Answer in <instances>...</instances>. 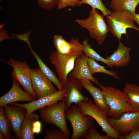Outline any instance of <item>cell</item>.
I'll list each match as a JSON object with an SVG mask.
<instances>
[{"mask_svg": "<svg viewBox=\"0 0 139 139\" xmlns=\"http://www.w3.org/2000/svg\"><path fill=\"white\" fill-rule=\"evenodd\" d=\"M80 0H60L57 6V9H62L68 7L75 6Z\"/></svg>", "mask_w": 139, "mask_h": 139, "instance_id": "cell-30", "label": "cell"}, {"mask_svg": "<svg viewBox=\"0 0 139 139\" xmlns=\"http://www.w3.org/2000/svg\"><path fill=\"white\" fill-rule=\"evenodd\" d=\"M64 133L60 129L47 130L44 139H68Z\"/></svg>", "mask_w": 139, "mask_h": 139, "instance_id": "cell-27", "label": "cell"}, {"mask_svg": "<svg viewBox=\"0 0 139 139\" xmlns=\"http://www.w3.org/2000/svg\"><path fill=\"white\" fill-rule=\"evenodd\" d=\"M38 110L40 119L43 122L55 125L69 138L70 131L67 126L65 106L62 101Z\"/></svg>", "mask_w": 139, "mask_h": 139, "instance_id": "cell-5", "label": "cell"}, {"mask_svg": "<svg viewBox=\"0 0 139 139\" xmlns=\"http://www.w3.org/2000/svg\"><path fill=\"white\" fill-rule=\"evenodd\" d=\"M77 105L82 114L95 120L102 128V131L112 139H119L120 135L109 123L108 116L99 109L91 100L82 101Z\"/></svg>", "mask_w": 139, "mask_h": 139, "instance_id": "cell-7", "label": "cell"}, {"mask_svg": "<svg viewBox=\"0 0 139 139\" xmlns=\"http://www.w3.org/2000/svg\"><path fill=\"white\" fill-rule=\"evenodd\" d=\"M8 62L13 68L11 75L13 79L21 85L25 91L36 98L32 85L30 68L27 62L25 61L22 62L12 58Z\"/></svg>", "mask_w": 139, "mask_h": 139, "instance_id": "cell-8", "label": "cell"}, {"mask_svg": "<svg viewBox=\"0 0 139 139\" xmlns=\"http://www.w3.org/2000/svg\"><path fill=\"white\" fill-rule=\"evenodd\" d=\"M134 16L126 10L114 11L106 16L109 32L118 40L123 34H127L126 29L131 28L139 31L135 24Z\"/></svg>", "mask_w": 139, "mask_h": 139, "instance_id": "cell-3", "label": "cell"}, {"mask_svg": "<svg viewBox=\"0 0 139 139\" xmlns=\"http://www.w3.org/2000/svg\"><path fill=\"white\" fill-rule=\"evenodd\" d=\"M4 0H0V1H2Z\"/></svg>", "mask_w": 139, "mask_h": 139, "instance_id": "cell-36", "label": "cell"}, {"mask_svg": "<svg viewBox=\"0 0 139 139\" xmlns=\"http://www.w3.org/2000/svg\"><path fill=\"white\" fill-rule=\"evenodd\" d=\"M28 34L26 33L22 35H17L16 37L17 39L24 41L29 44H30V43L28 39Z\"/></svg>", "mask_w": 139, "mask_h": 139, "instance_id": "cell-33", "label": "cell"}, {"mask_svg": "<svg viewBox=\"0 0 139 139\" xmlns=\"http://www.w3.org/2000/svg\"><path fill=\"white\" fill-rule=\"evenodd\" d=\"M32 87L36 98H41L57 91L51 82L39 69L30 68Z\"/></svg>", "mask_w": 139, "mask_h": 139, "instance_id": "cell-10", "label": "cell"}, {"mask_svg": "<svg viewBox=\"0 0 139 139\" xmlns=\"http://www.w3.org/2000/svg\"><path fill=\"white\" fill-rule=\"evenodd\" d=\"M88 58V57L84 54L77 57L75 60L74 67L68 76L80 80H89L98 85L99 83L98 81L92 76L89 70Z\"/></svg>", "mask_w": 139, "mask_h": 139, "instance_id": "cell-15", "label": "cell"}, {"mask_svg": "<svg viewBox=\"0 0 139 139\" xmlns=\"http://www.w3.org/2000/svg\"><path fill=\"white\" fill-rule=\"evenodd\" d=\"M96 9L92 8L87 18L77 19L75 21L80 26L86 29L90 37L95 39L101 45L106 39L109 31L104 16L100 14Z\"/></svg>", "mask_w": 139, "mask_h": 139, "instance_id": "cell-2", "label": "cell"}, {"mask_svg": "<svg viewBox=\"0 0 139 139\" xmlns=\"http://www.w3.org/2000/svg\"><path fill=\"white\" fill-rule=\"evenodd\" d=\"M12 130L11 123L7 118L3 107L0 108V133L3 135L4 139L11 138Z\"/></svg>", "mask_w": 139, "mask_h": 139, "instance_id": "cell-24", "label": "cell"}, {"mask_svg": "<svg viewBox=\"0 0 139 139\" xmlns=\"http://www.w3.org/2000/svg\"><path fill=\"white\" fill-rule=\"evenodd\" d=\"M12 83L9 91L0 98V107H3L16 102L26 101L30 102L35 100V98L21 88L16 80L13 79Z\"/></svg>", "mask_w": 139, "mask_h": 139, "instance_id": "cell-13", "label": "cell"}, {"mask_svg": "<svg viewBox=\"0 0 139 139\" xmlns=\"http://www.w3.org/2000/svg\"><path fill=\"white\" fill-rule=\"evenodd\" d=\"M83 54V47L68 54H60L56 51H53L51 54L49 60L64 86L68 75L74 67L76 59Z\"/></svg>", "mask_w": 139, "mask_h": 139, "instance_id": "cell-4", "label": "cell"}, {"mask_svg": "<svg viewBox=\"0 0 139 139\" xmlns=\"http://www.w3.org/2000/svg\"><path fill=\"white\" fill-rule=\"evenodd\" d=\"M3 108L11 123L12 130L18 138L21 126L26 115V109L22 107L13 105H7Z\"/></svg>", "mask_w": 139, "mask_h": 139, "instance_id": "cell-14", "label": "cell"}, {"mask_svg": "<svg viewBox=\"0 0 139 139\" xmlns=\"http://www.w3.org/2000/svg\"><path fill=\"white\" fill-rule=\"evenodd\" d=\"M110 126L120 135L139 130V112H128L123 113L118 119L108 118Z\"/></svg>", "mask_w": 139, "mask_h": 139, "instance_id": "cell-9", "label": "cell"}, {"mask_svg": "<svg viewBox=\"0 0 139 139\" xmlns=\"http://www.w3.org/2000/svg\"><path fill=\"white\" fill-rule=\"evenodd\" d=\"M39 117L37 114L34 112L26 116L20 129L18 138L34 139V134L32 131L33 125L34 121L39 120Z\"/></svg>", "mask_w": 139, "mask_h": 139, "instance_id": "cell-19", "label": "cell"}, {"mask_svg": "<svg viewBox=\"0 0 139 139\" xmlns=\"http://www.w3.org/2000/svg\"><path fill=\"white\" fill-rule=\"evenodd\" d=\"M98 85L102 90L105 101L109 107L108 116L118 119L125 112L135 111L128 102L126 95L123 91L100 83Z\"/></svg>", "mask_w": 139, "mask_h": 139, "instance_id": "cell-1", "label": "cell"}, {"mask_svg": "<svg viewBox=\"0 0 139 139\" xmlns=\"http://www.w3.org/2000/svg\"><path fill=\"white\" fill-rule=\"evenodd\" d=\"M139 3V0H111L109 7L114 11L126 10L134 15Z\"/></svg>", "mask_w": 139, "mask_h": 139, "instance_id": "cell-22", "label": "cell"}, {"mask_svg": "<svg viewBox=\"0 0 139 139\" xmlns=\"http://www.w3.org/2000/svg\"><path fill=\"white\" fill-rule=\"evenodd\" d=\"M65 117L72 127L71 139L83 138L89 128L94 125L93 119L89 116H84L76 104L71 106L65 112Z\"/></svg>", "mask_w": 139, "mask_h": 139, "instance_id": "cell-6", "label": "cell"}, {"mask_svg": "<svg viewBox=\"0 0 139 139\" xmlns=\"http://www.w3.org/2000/svg\"><path fill=\"white\" fill-rule=\"evenodd\" d=\"M131 49L123 45L120 40L117 49L106 59L109 62L111 68L113 67H119L126 66L130 61L129 52Z\"/></svg>", "mask_w": 139, "mask_h": 139, "instance_id": "cell-16", "label": "cell"}, {"mask_svg": "<svg viewBox=\"0 0 139 139\" xmlns=\"http://www.w3.org/2000/svg\"><path fill=\"white\" fill-rule=\"evenodd\" d=\"M83 138L85 139H112L107 135H101L93 127H90Z\"/></svg>", "mask_w": 139, "mask_h": 139, "instance_id": "cell-28", "label": "cell"}, {"mask_svg": "<svg viewBox=\"0 0 139 139\" xmlns=\"http://www.w3.org/2000/svg\"><path fill=\"white\" fill-rule=\"evenodd\" d=\"M83 4H88L92 8L100 10L104 16L109 15L111 12L106 7L102 0H80L76 6H80Z\"/></svg>", "mask_w": 139, "mask_h": 139, "instance_id": "cell-26", "label": "cell"}, {"mask_svg": "<svg viewBox=\"0 0 139 139\" xmlns=\"http://www.w3.org/2000/svg\"><path fill=\"white\" fill-rule=\"evenodd\" d=\"M80 80L83 87L86 89L93 97L95 105L101 111L107 115V113L109 108L105 101L102 90L94 86L90 80L87 79Z\"/></svg>", "mask_w": 139, "mask_h": 139, "instance_id": "cell-17", "label": "cell"}, {"mask_svg": "<svg viewBox=\"0 0 139 139\" xmlns=\"http://www.w3.org/2000/svg\"><path fill=\"white\" fill-rule=\"evenodd\" d=\"M53 40L56 51L61 55L68 54L83 46L77 38H72L69 42H68L62 36L55 35Z\"/></svg>", "mask_w": 139, "mask_h": 139, "instance_id": "cell-18", "label": "cell"}, {"mask_svg": "<svg viewBox=\"0 0 139 139\" xmlns=\"http://www.w3.org/2000/svg\"><path fill=\"white\" fill-rule=\"evenodd\" d=\"M134 16L135 21L139 26V14H136Z\"/></svg>", "mask_w": 139, "mask_h": 139, "instance_id": "cell-34", "label": "cell"}, {"mask_svg": "<svg viewBox=\"0 0 139 139\" xmlns=\"http://www.w3.org/2000/svg\"><path fill=\"white\" fill-rule=\"evenodd\" d=\"M84 54L88 57L92 58L97 61H101L106 64L108 66L111 68L109 61L98 54L91 47L89 43V39L83 40L82 42Z\"/></svg>", "mask_w": 139, "mask_h": 139, "instance_id": "cell-25", "label": "cell"}, {"mask_svg": "<svg viewBox=\"0 0 139 139\" xmlns=\"http://www.w3.org/2000/svg\"><path fill=\"white\" fill-rule=\"evenodd\" d=\"M88 65L89 70L92 75L96 73H103L111 76L115 79L121 80L116 71L108 70L105 67L99 64L92 58L88 57Z\"/></svg>", "mask_w": 139, "mask_h": 139, "instance_id": "cell-23", "label": "cell"}, {"mask_svg": "<svg viewBox=\"0 0 139 139\" xmlns=\"http://www.w3.org/2000/svg\"><path fill=\"white\" fill-rule=\"evenodd\" d=\"M66 90H58L55 92L46 96L38 99L29 103L20 104L14 102L11 105L20 106L24 108L27 111L26 116L29 115L36 110L45 107L51 106L62 101L66 94Z\"/></svg>", "mask_w": 139, "mask_h": 139, "instance_id": "cell-12", "label": "cell"}, {"mask_svg": "<svg viewBox=\"0 0 139 139\" xmlns=\"http://www.w3.org/2000/svg\"><path fill=\"white\" fill-rule=\"evenodd\" d=\"M64 86L66 93L62 101L65 106L66 112L72 103L77 104L81 101H85L88 100V98L82 94L83 86L80 80L68 76Z\"/></svg>", "mask_w": 139, "mask_h": 139, "instance_id": "cell-11", "label": "cell"}, {"mask_svg": "<svg viewBox=\"0 0 139 139\" xmlns=\"http://www.w3.org/2000/svg\"><path fill=\"white\" fill-rule=\"evenodd\" d=\"M60 0H37L39 6L48 10L58 6Z\"/></svg>", "mask_w": 139, "mask_h": 139, "instance_id": "cell-29", "label": "cell"}, {"mask_svg": "<svg viewBox=\"0 0 139 139\" xmlns=\"http://www.w3.org/2000/svg\"><path fill=\"white\" fill-rule=\"evenodd\" d=\"M119 139H139V130L130 132L128 134L120 135Z\"/></svg>", "mask_w": 139, "mask_h": 139, "instance_id": "cell-31", "label": "cell"}, {"mask_svg": "<svg viewBox=\"0 0 139 139\" xmlns=\"http://www.w3.org/2000/svg\"><path fill=\"white\" fill-rule=\"evenodd\" d=\"M41 128V123L39 120L34 122L33 125L32 131L34 134H39L40 133Z\"/></svg>", "mask_w": 139, "mask_h": 139, "instance_id": "cell-32", "label": "cell"}, {"mask_svg": "<svg viewBox=\"0 0 139 139\" xmlns=\"http://www.w3.org/2000/svg\"><path fill=\"white\" fill-rule=\"evenodd\" d=\"M123 91L130 106L135 111L139 112V87L134 84L126 83Z\"/></svg>", "mask_w": 139, "mask_h": 139, "instance_id": "cell-21", "label": "cell"}, {"mask_svg": "<svg viewBox=\"0 0 139 139\" xmlns=\"http://www.w3.org/2000/svg\"><path fill=\"white\" fill-rule=\"evenodd\" d=\"M0 139H4V138L3 135L1 133H0Z\"/></svg>", "mask_w": 139, "mask_h": 139, "instance_id": "cell-35", "label": "cell"}, {"mask_svg": "<svg viewBox=\"0 0 139 139\" xmlns=\"http://www.w3.org/2000/svg\"><path fill=\"white\" fill-rule=\"evenodd\" d=\"M31 51L34 57L38 63L39 69L56 86L58 90H62L65 89L64 86L60 82L54 72L48 67L42 60L37 54L32 49L31 46Z\"/></svg>", "mask_w": 139, "mask_h": 139, "instance_id": "cell-20", "label": "cell"}]
</instances>
